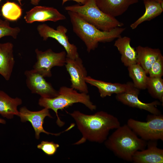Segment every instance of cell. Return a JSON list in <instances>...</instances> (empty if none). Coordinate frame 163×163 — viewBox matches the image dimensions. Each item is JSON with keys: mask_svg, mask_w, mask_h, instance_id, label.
Returning <instances> with one entry per match:
<instances>
[{"mask_svg": "<svg viewBox=\"0 0 163 163\" xmlns=\"http://www.w3.org/2000/svg\"><path fill=\"white\" fill-rule=\"evenodd\" d=\"M69 113L75 120L82 135L74 145L81 144L87 140L100 143L104 142L110 130L120 126L117 117L103 111L91 115L86 114L78 110Z\"/></svg>", "mask_w": 163, "mask_h": 163, "instance_id": "6da1fadb", "label": "cell"}, {"mask_svg": "<svg viewBox=\"0 0 163 163\" xmlns=\"http://www.w3.org/2000/svg\"><path fill=\"white\" fill-rule=\"evenodd\" d=\"M104 143L116 156L130 162L134 153L145 149L147 144V142L139 138L127 124L116 129Z\"/></svg>", "mask_w": 163, "mask_h": 163, "instance_id": "7a4b0ae2", "label": "cell"}, {"mask_svg": "<svg viewBox=\"0 0 163 163\" xmlns=\"http://www.w3.org/2000/svg\"><path fill=\"white\" fill-rule=\"evenodd\" d=\"M68 13L73 31L84 43L88 53L97 48L100 42H110L121 37L126 29L119 27L109 31H102L85 21L76 13L70 11Z\"/></svg>", "mask_w": 163, "mask_h": 163, "instance_id": "3957f363", "label": "cell"}, {"mask_svg": "<svg viewBox=\"0 0 163 163\" xmlns=\"http://www.w3.org/2000/svg\"><path fill=\"white\" fill-rule=\"evenodd\" d=\"M79 103L84 104L90 110L93 111L96 109V106L90 100L87 94L77 92L72 88L61 87L58 91V94L52 98L41 97L38 101L40 106L53 110L57 117L56 123L59 127L63 126L64 122L62 121L58 115L59 110H63L75 103Z\"/></svg>", "mask_w": 163, "mask_h": 163, "instance_id": "277c9868", "label": "cell"}, {"mask_svg": "<svg viewBox=\"0 0 163 163\" xmlns=\"http://www.w3.org/2000/svg\"><path fill=\"white\" fill-rule=\"evenodd\" d=\"M65 9L77 14L87 22L98 29L104 31L124 25L115 17L102 11L97 5L95 0H88L84 4L75 5L65 7Z\"/></svg>", "mask_w": 163, "mask_h": 163, "instance_id": "5b68a950", "label": "cell"}, {"mask_svg": "<svg viewBox=\"0 0 163 163\" xmlns=\"http://www.w3.org/2000/svg\"><path fill=\"white\" fill-rule=\"evenodd\" d=\"M126 124L144 140H163V115L161 114L148 115L145 122L130 118Z\"/></svg>", "mask_w": 163, "mask_h": 163, "instance_id": "8992f818", "label": "cell"}, {"mask_svg": "<svg viewBox=\"0 0 163 163\" xmlns=\"http://www.w3.org/2000/svg\"><path fill=\"white\" fill-rule=\"evenodd\" d=\"M35 51L37 61L33 66V69L44 78L52 76L51 69L53 67L65 65L66 58L65 51L56 53L49 49L43 51L38 48Z\"/></svg>", "mask_w": 163, "mask_h": 163, "instance_id": "52a82bcc", "label": "cell"}, {"mask_svg": "<svg viewBox=\"0 0 163 163\" xmlns=\"http://www.w3.org/2000/svg\"><path fill=\"white\" fill-rule=\"evenodd\" d=\"M37 30L43 40H46L51 38L56 40L64 48L66 53V57L75 59L79 57L76 46L71 43L66 35L67 29L62 25H59L54 29L46 24L39 25Z\"/></svg>", "mask_w": 163, "mask_h": 163, "instance_id": "ba28073f", "label": "cell"}, {"mask_svg": "<svg viewBox=\"0 0 163 163\" xmlns=\"http://www.w3.org/2000/svg\"><path fill=\"white\" fill-rule=\"evenodd\" d=\"M128 87L124 92L116 94V98L123 104L129 107L143 110L151 114L159 115L161 113L157 106L161 104L160 102L155 101L149 103L141 101L138 98L140 90L136 87L133 83L127 82Z\"/></svg>", "mask_w": 163, "mask_h": 163, "instance_id": "9c48e42d", "label": "cell"}, {"mask_svg": "<svg viewBox=\"0 0 163 163\" xmlns=\"http://www.w3.org/2000/svg\"><path fill=\"white\" fill-rule=\"evenodd\" d=\"M18 116L20 117L22 122L28 121L31 123L35 131V138L37 139H40L41 133L58 136L62 133L69 130L74 126L73 124H72L66 130L58 133H52L46 131L43 127L44 119L46 117L51 118L53 117L50 113L49 109L46 108L39 111H34L29 110L25 106H23L19 109Z\"/></svg>", "mask_w": 163, "mask_h": 163, "instance_id": "30bf717a", "label": "cell"}, {"mask_svg": "<svg viewBox=\"0 0 163 163\" xmlns=\"http://www.w3.org/2000/svg\"><path fill=\"white\" fill-rule=\"evenodd\" d=\"M24 75L27 87L32 93L46 98H53L58 94V91L55 90L41 75L34 69L26 71Z\"/></svg>", "mask_w": 163, "mask_h": 163, "instance_id": "8fae6325", "label": "cell"}, {"mask_svg": "<svg viewBox=\"0 0 163 163\" xmlns=\"http://www.w3.org/2000/svg\"><path fill=\"white\" fill-rule=\"evenodd\" d=\"M65 66L70 77L71 87L80 92L88 93V88L85 80L87 73L82 59L79 57L75 59L66 57Z\"/></svg>", "mask_w": 163, "mask_h": 163, "instance_id": "7c38bea8", "label": "cell"}, {"mask_svg": "<svg viewBox=\"0 0 163 163\" xmlns=\"http://www.w3.org/2000/svg\"><path fill=\"white\" fill-rule=\"evenodd\" d=\"M66 18L57 9L52 7L35 6L26 12L24 19L26 22L31 24L34 22H54L66 19Z\"/></svg>", "mask_w": 163, "mask_h": 163, "instance_id": "4fadbf2b", "label": "cell"}, {"mask_svg": "<svg viewBox=\"0 0 163 163\" xmlns=\"http://www.w3.org/2000/svg\"><path fill=\"white\" fill-rule=\"evenodd\" d=\"M157 141L147 142V148L137 151L132 157L135 163H162L163 149L157 146Z\"/></svg>", "mask_w": 163, "mask_h": 163, "instance_id": "5bb4252c", "label": "cell"}, {"mask_svg": "<svg viewBox=\"0 0 163 163\" xmlns=\"http://www.w3.org/2000/svg\"><path fill=\"white\" fill-rule=\"evenodd\" d=\"M13 48L10 42L0 43V74L7 81L10 78L14 65Z\"/></svg>", "mask_w": 163, "mask_h": 163, "instance_id": "9a60e30c", "label": "cell"}, {"mask_svg": "<svg viewBox=\"0 0 163 163\" xmlns=\"http://www.w3.org/2000/svg\"><path fill=\"white\" fill-rule=\"evenodd\" d=\"M139 0H95L98 8L105 13L115 17L123 14Z\"/></svg>", "mask_w": 163, "mask_h": 163, "instance_id": "2e32d148", "label": "cell"}, {"mask_svg": "<svg viewBox=\"0 0 163 163\" xmlns=\"http://www.w3.org/2000/svg\"><path fill=\"white\" fill-rule=\"evenodd\" d=\"M86 83L97 87L100 97L104 98L107 96H111L112 94H117L125 91L128 87L127 82L122 84L119 83H112L98 80L89 76L85 78Z\"/></svg>", "mask_w": 163, "mask_h": 163, "instance_id": "e0dca14e", "label": "cell"}, {"mask_svg": "<svg viewBox=\"0 0 163 163\" xmlns=\"http://www.w3.org/2000/svg\"><path fill=\"white\" fill-rule=\"evenodd\" d=\"M130 41L129 37L121 36L117 38L114 44L121 55L122 62L127 67L137 63L136 52L131 46Z\"/></svg>", "mask_w": 163, "mask_h": 163, "instance_id": "ac0fdd59", "label": "cell"}, {"mask_svg": "<svg viewBox=\"0 0 163 163\" xmlns=\"http://www.w3.org/2000/svg\"><path fill=\"white\" fill-rule=\"evenodd\" d=\"M22 101L18 97L12 98L4 91L0 90V115L3 117L11 119L14 116H18V106Z\"/></svg>", "mask_w": 163, "mask_h": 163, "instance_id": "d6986e66", "label": "cell"}, {"mask_svg": "<svg viewBox=\"0 0 163 163\" xmlns=\"http://www.w3.org/2000/svg\"><path fill=\"white\" fill-rule=\"evenodd\" d=\"M137 63L139 64L147 74L154 62L161 53L159 49H153L140 46L136 48Z\"/></svg>", "mask_w": 163, "mask_h": 163, "instance_id": "ffe728a7", "label": "cell"}, {"mask_svg": "<svg viewBox=\"0 0 163 163\" xmlns=\"http://www.w3.org/2000/svg\"><path fill=\"white\" fill-rule=\"evenodd\" d=\"M145 8L144 14L130 25L132 29H136L144 22L150 21L160 15L163 11V2L152 1H144Z\"/></svg>", "mask_w": 163, "mask_h": 163, "instance_id": "44dd1931", "label": "cell"}, {"mask_svg": "<svg viewBox=\"0 0 163 163\" xmlns=\"http://www.w3.org/2000/svg\"><path fill=\"white\" fill-rule=\"evenodd\" d=\"M128 69L134 86L139 90L146 89L148 76L143 68L136 63L128 67Z\"/></svg>", "mask_w": 163, "mask_h": 163, "instance_id": "7402d4cb", "label": "cell"}, {"mask_svg": "<svg viewBox=\"0 0 163 163\" xmlns=\"http://www.w3.org/2000/svg\"><path fill=\"white\" fill-rule=\"evenodd\" d=\"M146 89L151 96L163 103V79L162 77H147Z\"/></svg>", "mask_w": 163, "mask_h": 163, "instance_id": "603a6c76", "label": "cell"}, {"mask_svg": "<svg viewBox=\"0 0 163 163\" xmlns=\"http://www.w3.org/2000/svg\"><path fill=\"white\" fill-rule=\"evenodd\" d=\"M1 13L3 17L6 20L15 21L21 17L22 9L17 3L8 1L2 6Z\"/></svg>", "mask_w": 163, "mask_h": 163, "instance_id": "cb8c5ba5", "label": "cell"}, {"mask_svg": "<svg viewBox=\"0 0 163 163\" xmlns=\"http://www.w3.org/2000/svg\"><path fill=\"white\" fill-rule=\"evenodd\" d=\"M20 31L19 27H12L8 20H3L0 18V39L5 36L11 37L15 39Z\"/></svg>", "mask_w": 163, "mask_h": 163, "instance_id": "d4e9b609", "label": "cell"}, {"mask_svg": "<svg viewBox=\"0 0 163 163\" xmlns=\"http://www.w3.org/2000/svg\"><path fill=\"white\" fill-rule=\"evenodd\" d=\"M148 74L152 77H162L163 75V56L161 53L149 69Z\"/></svg>", "mask_w": 163, "mask_h": 163, "instance_id": "484cf974", "label": "cell"}, {"mask_svg": "<svg viewBox=\"0 0 163 163\" xmlns=\"http://www.w3.org/2000/svg\"><path fill=\"white\" fill-rule=\"evenodd\" d=\"M37 147L38 149H41L46 155L50 156L55 153L59 145L53 142L43 141L37 145Z\"/></svg>", "mask_w": 163, "mask_h": 163, "instance_id": "4316f807", "label": "cell"}, {"mask_svg": "<svg viewBox=\"0 0 163 163\" xmlns=\"http://www.w3.org/2000/svg\"><path fill=\"white\" fill-rule=\"evenodd\" d=\"M88 0H62V4L63 5L66 2L69 1H75L79 4L84 5L85 3Z\"/></svg>", "mask_w": 163, "mask_h": 163, "instance_id": "83f0119b", "label": "cell"}, {"mask_svg": "<svg viewBox=\"0 0 163 163\" xmlns=\"http://www.w3.org/2000/svg\"><path fill=\"white\" fill-rule=\"evenodd\" d=\"M23 0H18L19 2L21 4V2ZM30 1L31 3L35 6L37 5L41 0H30Z\"/></svg>", "mask_w": 163, "mask_h": 163, "instance_id": "f1b7e54d", "label": "cell"}, {"mask_svg": "<svg viewBox=\"0 0 163 163\" xmlns=\"http://www.w3.org/2000/svg\"><path fill=\"white\" fill-rule=\"evenodd\" d=\"M143 1H155L159 2H163V0H142Z\"/></svg>", "mask_w": 163, "mask_h": 163, "instance_id": "f546056e", "label": "cell"}, {"mask_svg": "<svg viewBox=\"0 0 163 163\" xmlns=\"http://www.w3.org/2000/svg\"><path fill=\"white\" fill-rule=\"evenodd\" d=\"M0 123L3 124H5L6 123V121L4 119L0 118Z\"/></svg>", "mask_w": 163, "mask_h": 163, "instance_id": "4dcf8cb0", "label": "cell"}, {"mask_svg": "<svg viewBox=\"0 0 163 163\" xmlns=\"http://www.w3.org/2000/svg\"><path fill=\"white\" fill-rule=\"evenodd\" d=\"M2 0H0V2ZM1 15V14H0V15Z\"/></svg>", "mask_w": 163, "mask_h": 163, "instance_id": "1f68e13d", "label": "cell"}, {"mask_svg": "<svg viewBox=\"0 0 163 163\" xmlns=\"http://www.w3.org/2000/svg\"><path fill=\"white\" fill-rule=\"evenodd\" d=\"M17 0L18 1V0Z\"/></svg>", "mask_w": 163, "mask_h": 163, "instance_id": "d6a6232c", "label": "cell"}]
</instances>
